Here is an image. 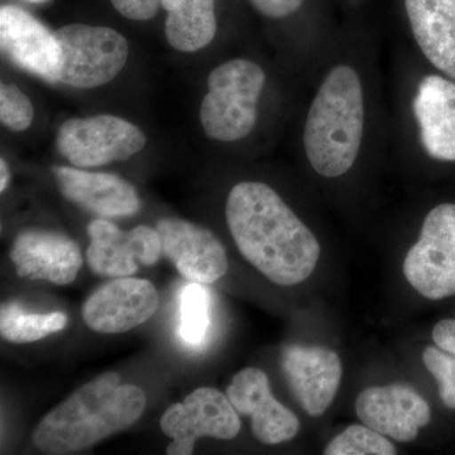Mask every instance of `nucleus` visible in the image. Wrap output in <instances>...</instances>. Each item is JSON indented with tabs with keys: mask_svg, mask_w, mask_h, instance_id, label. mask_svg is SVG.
<instances>
[{
	"mask_svg": "<svg viewBox=\"0 0 455 455\" xmlns=\"http://www.w3.org/2000/svg\"><path fill=\"white\" fill-rule=\"evenodd\" d=\"M226 218L239 252L271 283L293 286L313 274L319 242L268 185L236 184L227 197Z\"/></svg>",
	"mask_w": 455,
	"mask_h": 455,
	"instance_id": "nucleus-1",
	"label": "nucleus"
},
{
	"mask_svg": "<svg viewBox=\"0 0 455 455\" xmlns=\"http://www.w3.org/2000/svg\"><path fill=\"white\" fill-rule=\"evenodd\" d=\"M142 388L104 372L74 391L42 418L33 431L35 447L46 454H70L94 447L127 430L145 412Z\"/></svg>",
	"mask_w": 455,
	"mask_h": 455,
	"instance_id": "nucleus-2",
	"label": "nucleus"
},
{
	"mask_svg": "<svg viewBox=\"0 0 455 455\" xmlns=\"http://www.w3.org/2000/svg\"><path fill=\"white\" fill-rule=\"evenodd\" d=\"M363 125L361 79L349 66H337L326 75L307 114L304 146L311 167L324 178L344 175L357 160Z\"/></svg>",
	"mask_w": 455,
	"mask_h": 455,
	"instance_id": "nucleus-3",
	"label": "nucleus"
},
{
	"mask_svg": "<svg viewBox=\"0 0 455 455\" xmlns=\"http://www.w3.org/2000/svg\"><path fill=\"white\" fill-rule=\"evenodd\" d=\"M265 83V71L251 60L235 59L214 68L199 112L206 137L220 142L247 137L256 125Z\"/></svg>",
	"mask_w": 455,
	"mask_h": 455,
	"instance_id": "nucleus-4",
	"label": "nucleus"
},
{
	"mask_svg": "<svg viewBox=\"0 0 455 455\" xmlns=\"http://www.w3.org/2000/svg\"><path fill=\"white\" fill-rule=\"evenodd\" d=\"M60 47L59 83L76 89L106 85L127 64L128 42L108 27L82 23L55 32Z\"/></svg>",
	"mask_w": 455,
	"mask_h": 455,
	"instance_id": "nucleus-5",
	"label": "nucleus"
},
{
	"mask_svg": "<svg viewBox=\"0 0 455 455\" xmlns=\"http://www.w3.org/2000/svg\"><path fill=\"white\" fill-rule=\"evenodd\" d=\"M145 146V134L137 125L109 114L68 119L56 136L57 151L79 169L128 160Z\"/></svg>",
	"mask_w": 455,
	"mask_h": 455,
	"instance_id": "nucleus-6",
	"label": "nucleus"
},
{
	"mask_svg": "<svg viewBox=\"0 0 455 455\" xmlns=\"http://www.w3.org/2000/svg\"><path fill=\"white\" fill-rule=\"evenodd\" d=\"M403 274L430 300L455 295V204H442L427 215L420 239L406 254Z\"/></svg>",
	"mask_w": 455,
	"mask_h": 455,
	"instance_id": "nucleus-7",
	"label": "nucleus"
},
{
	"mask_svg": "<svg viewBox=\"0 0 455 455\" xmlns=\"http://www.w3.org/2000/svg\"><path fill=\"white\" fill-rule=\"evenodd\" d=\"M160 427L172 442L169 455H191L197 439H235L241 431L238 411L227 395L212 387H199L182 403L167 407L161 416Z\"/></svg>",
	"mask_w": 455,
	"mask_h": 455,
	"instance_id": "nucleus-8",
	"label": "nucleus"
},
{
	"mask_svg": "<svg viewBox=\"0 0 455 455\" xmlns=\"http://www.w3.org/2000/svg\"><path fill=\"white\" fill-rule=\"evenodd\" d=\"M88 235L86 262L100 277H132L142 266H154L163 257V245L156 228L139 226L122 230L112 221L99 218L89 224Z\"/></svg>",
	"mask_w": 455,
	"mask_h": 455,
	"instance_id": "nucleus-9",
	"label": "nucleus"
},
{
	"mask_svg": "<svg viewBox=\"0 0 455 455\" xmlns=\"http://www.w3.org/2000/svg\"><path fill=\"white\" fill-rule=\"evenodd\" d=\"M158 309L155 284L143 278H114L86 299L84 323L100 334H121L142 325Z\"/></svg>",
	"mask_w": 455,
	"mask_h": 455,
	"instance_id": "nucleus-10",
	"label": "nucleus"
},
{
	"mask_svg": "<svg viewBox=\"0 0 455 455\" xmlns=\"http://www.w3.org/2000/svg\"><path fill=\"white\" fill-rule=\"evenodd\" d=\"M18 277L66 286L83 267L79 244L56 230L31 228L14 238L9 250Z\"/></svg>",
	"mask_w": 455,
	"mask_h": 455,
	"instance_id": "nucleus-11",
	"label": "nucleus"
},
{
	"mask_svg": "<svg viewBox=\"0 0 455 455\" xmlns=\"http://www.w3.org/2000/svg\"><path fill=\"white\" fill-rule=\"evenodd\" d=\"M163 256L191 283L209 284L227 274L226 250L211 230L178 218H164L156 224Z\"/></svg>",
	"mask_w": 455,
	"mask_h": 455,
	"instance_id": "nucleus-12",
	"label": "nucleus"
},
{
	"mask_svg": "<svg viewBox=\"0 0 455 455\" xmlns=\"http://www.w3.org/2000/svg\"><path fill=\"white\" fill-rule=\"evenodd\" d=\"M227 396L238 414L250 416L254 436L263 444L289 442L300 429L298 416L274 397L267 374L259 368L236 373L227 387Z\"/></svg>",
	"mask_w": 455,
	"mask_h": 455,
	"instance_id": "nucleus-13",
	"label": "nucleus"
},
{
	"mask_svg": "<svg viewBox=\"0 0 455 455\" xmlns=\"http://www.w3.org/2000/svg\"><path fill=\"white\" fill-rule=\"evenodd\" d=\"M355 411L368 427L401 443L412 442L431 420L429 403L403 383L362 391Z\"/></svg>",
	"mask_w": 455,
	"mask_h": 455,
	"instance_id": "nucleus-14",
	"label": "nucleus"
},
{
	"mask_svg": "<svg viewBox=\"0 0 455 455\" xmlns=\"http://www.w3.org/2000/svg\"><path fill=\"white\" fill-rule=\"evenodd\" d=\"M0 44L5 56L27 73L44 82L59 83L60 47L55 32L25 9H0Z\"/></svg>",
	"mask_w": 455,
	"mask_h": 455,
	"instance_id": "nucleus-15",
	"label": "nucleus"
},
{
	"mask_svg": "<svg viewBox=\"0 0 455 455\" xmlns=\"http://www.w3.org/2000/svg\"><path fill=\"white\" fill-rule=\"evenodd\" d=\"M283 368L305 412L314 418L324 414L339 390V355L325 347L293 344L284 349Z\"/></svg>",
	"mask_w": 455,
	"mask_h": 455,
	"instance_id": "nucleus-16",
	"label": "nucleus"
},
{
	"mask_svg": "<svg viewBox=\"0 0 455 455\" xmlns=\"http://www.w3.org/2000/svg\"><path fill=\"white\" fill-rule=\"evenodd\" d=\"M52 172L65 199L99 218L132 217L140 212L139 193L121 176L65 166L53 167Z\"/></svg>",
	"mask_w": 455,
	"mask_h": 455,
	"instance_id": "nucleus-17",
	"label": "nucleus"
},
{
	"mask_svg": "<svg viewBox=\"0 0 455 455\" xmlns=\"http://www.w3.org/2000/svg\"><path fill=\"white\" fill-rule=\"evenodd\" d=\"M412 109L427 155L455 161V84L438 75L424 77Z\"/></svg>",
	"mask_w": 455,
	"mask_h": 455,
	"instance_id": "nucleus-18",
	"label": "nucleus"
},
{
	"mask_svg": "<svg viewBox=\"0 0 455 455\" xmlns=\"http://www.w3.org/2000/svg\"><path fill=\"white\" fill-rule=\"evenodd\" d=\"M406 12L424 55L455 80V0H406Z\"/></svg>",
	"mask_w": 455,
	"mask_h": 455,
	"instance_id": "nucleus-19",
	"label": "nucleus"
},
{
	"mask_svg": "<svg viewBox=\"0 0 455 455\" xmlns=\"http://www.w3.org/2000/svg\"><path fill=\"white\" fill-rule=\"evenodd\" d=\"M163 8L167 12L164 32L173 49L196 52L214 40L215 0H163Z\"/></svg>",
	"mask_w": 455,
	"mask_h": 455,
	"instance_id": "nucleus-20",
	"label": "nucleus"
},
{
	"mask_svg": "<svg viewBox=\"0 0 455 455\" xmlns=\"http://www.w3.org/2000/svg\"><path fill=\"white\" fill-rule=\"evenodd\" d=\"M68 319L61 311L47 314H28L16 302L2 305L0 334L3 339L13 344L35 343L50 334L64 331Z\"/></svg>",
	"mask_w": 455,
	"mask_h": 455,
	"instance_id": "nucleus-21",
	"label": "nucleus"
},
{
	"mask_svg": "<svg viewBox=\"0 0 455 455\" xmlns=\"http://www.w3.org/2000/svg\"><path fill=\"white\" fill-rule=\"evenodd\" d=\"M209 293L202 283H188L180 301V335L191 346H199L209 328Z\"/></svg>",
	"mask_w": 455,
	"mask_h": 455,
	"instance_id": "nucleus-22",
	"label": "nucleus"
},
{
	"mask_svg": "<svg viewBox=\"0 0 455 455\" xmlns=\"http://www.w3.org/2000/svg\"><path fill=\"white\" fill-rule=\"evenodd\" d=\"M326 455H395L396 447L367 425H352L324 449Z\"/></svg>",
	"mask_w": 455,
	"mask_h": 455,
	"instance_id": "nucleus-23",
	"label": "nucleus"
},
{
	"mask_svg": "<svg viewBox=\"0 0 455 455\" xmlns=\"http://www.w3.org/2000/svg\"><path fill=\"white\" fill-rule=\"evenodd\" d=\"M35 109L31 100L14 84L0 85V121L13 132H23L31 127Z\"/></svg>",
	"mask_w": 455,
	"mask_h": 455,
	"instance_id": "nucleus-24",
	"label": "nucleus"
},
{
	"mask_svg": "<svg viewBox=\"0 0 455 455\" xmlns=\"http://www.w3.org/2000/svg\"><path fill=\"white\" fill-rule=\"evenodd\" d=\"M423 362L439 383L443 403L449 409H455V355H449L435 347H427L423 352Z\"/></svg>",
	"mask_w": 455,
	"mask_h": 455,
	"instance_id": "nucleus-25",
	"label": "nucleus"
},
{
	"mask_svg": "<svg viewBox=\"0 0 455 455\" xmlns=\"http://www.w3.org/2000/svg\"><path fill=\"white\" fill-rule=\"evenodd\" d=\"M114 9L131 20H152L163 7V0H110Z\"/></svg>",
	"mask_w": 455,
	"mask_h": 455,
	"instance_id": "nucleus-26",
	"label": "nucleus"
},
{
	"mask_svg": "<svg viewBox=\"0 0 455 455\" xmlns=\"http://www.w3.org/2000/svg\"><path fill=\"white\" fill-rule=\"evenodd\" d=\"M260 14L268 18L291 16L301 7L304 0H250Z\"/></svg>",
	"mask_w": 455,
	"mask_h": 455,
	"instance_id": "nucleus-27",
	"label": "nucleus"
},
{
	"mask_svg": "<svg viewBox=\"0 0 455 455\" xmlns=\"http://www.w3.org/2000/svg\"><path fill=\"white\" fill-rule=\"evenodd\" d=\"M433 339L438 348L455 355V320H440L438 324L434 326Z\"/></svg>",
	"mask_w": 455,
	"mask_h": 455,
	"instance_id": "nucleus-28",
	"label": "nucleus"
},
{
	"mask_svg": "<svg viewBox=\"0 0 455 455\" xmlns=\"http://www.w3.org/2000/svg\"><path fill=\"white\" fill-rule=\"evenodd\" d=\"M9 180H11V172H9L8 164L4 158L0 160V191L4 193L8 188Z\"/></svg>",
	"mask_w": 455,
	"mask_h": 455,
	"instance_id": "nucleus-29",
	"label": "nucleus"
},
{
	"mask_svg": "<svg viewBox=\"0 0 455 455\" xmlns=\"http://www.w3.org/2000/svg\"><path fill=\"white\" fill-rule=\"evenodd\" d=\"M32 2H38V0H32Z\"/></svg>",
	"mask_w": 455,
	"mask_h": 455,
	"instance_id": "nucleus-30",
	"label": "nucleus"
}]
</instances>
